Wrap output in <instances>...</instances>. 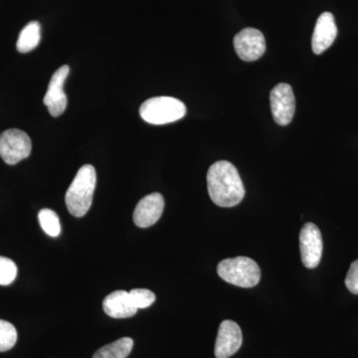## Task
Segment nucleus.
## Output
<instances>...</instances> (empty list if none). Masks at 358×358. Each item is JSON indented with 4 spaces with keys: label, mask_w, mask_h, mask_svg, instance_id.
I'll return each instance as SVG.
<instances>
[{
    "label": "nucleus",
    "mask_w": 358,
    "mask_h": 358,
    "mask_svg": "<svg viewBox=\"0 0 358 358\" xmlns=\"http://www.w3.org/2000/svg\"><path fill=\"white\" fill-rule=\"evenodd\" d=\"M207 187L212 201L220 207H234L243 200L245 188L236 167L220 160L207 173Z\"/></svg>",
    "instance_id": "f257e3e1"
},
{
    "label": "nucleus",
    "mask_w": 358,
    "mask_h": 358,
    "mask_svg": "<svg viewBox=\"0 0 358 358\" xmlns=\"http://www.w3.org/2000/svg\"><path fill=\"white\" fill-rule=\"evenodd\" d=\"M96 182L95 167L85 164L79 169L66 192L65 202L71 215L75 217L86 215L93 202Z\"/></svg>",
    "instance_id": "f03ea898"
},
{
    "label": "nucleus",
    "mask_w": 358,
    "mask_h": 358,
    "mask_svg": "<svg viewBox=\"0 0 358 358\" xmlns=\"http://www.w3.org/2000/svg\"><path fill=\"white\" fill-rule=\"evenodd\" d=\"M217 272L224 281L240 288H253L261 279L258 264L247 257H236L221 261Z\"/></svg>",
    "instance_id": "7ed1b4c3"
},
{
    "label": "nucleus",
    "mask_w": 358,
    "mask_h": 358,
    "mask_svg": "<svg viewBox=\"0 0 358 358\" xmlns=\"http://www.w3.org/2000/svg\"><path fill=\"white\" fill-rule=\"evenodd\" d=\"M186 114L185 103L173 96L148 99L140 108L143 121L152 124H166L182 119Z\"/></svg>",
    "instance_id": "20e7f679"
},
{
    "label": "nucleus",
    "mask_w": 358,
    "mask_h": 358,
    "mask_svg": "<svg viewBox=\"0 0 358 358\" xmlns=\"http://www.w3.org/2000/svg\"><path fill=\"white\" fill-rule=\"evenodd\" d=\"M31 150V140L20 129H7L0 134V157L9 166H14L29 157Z\"/></svg>",
    "instance_id": "39448f33"
},
{
    "label": "nucleus",
    "mask_w": 358,
    "mask_h": 358,
    "mask_svg": "<svg viewBox=\"0 0 358 358\" xmlns=\"http://www.w3.org/2000/svg\"><path fill=\"white\" fill-rule=\"evenodd\" d=\"M270 102L275 122L280 126L289 124L296 110V100L292 87L284 83L277 85L271 92Z\"/></svg>",
    "instance_id": "423d86ee"
},
{
    "label": "nucleus",
    "mask_w": 358,
    "mask_h": 358,
    "mask_svg": "<svg viewBox=\"0 0 358 358\" xmlns=\"http://www.w3.org/2000/svg\"><path fill=\"white\" fill-rule=\"evenodd\" d=\"M322 233L313 223H307L300 234L301 258L305 267L315 268L319 266L322 255Z\"/></svg>",
    "instance_id": "0eeeda50"
},
{
    "label": "nucleus",
    "mask_w": 358,
    "mask_h": 358,
    "mask_svg": "<svg viewBox=\"0 0 358 358\" xmlns=\"http://www.w3.org/2000/svg\"><path fill=\"white\" fill-rule=\"evenodd\" d=\"M234 48L242 60L253 62L265 53V37L262 32L255 28H245L235 36Z\"/></svg>",
    "instance_id": "6e6552de"
},
{
    "label": "nucleus",
    "mask_w": 358,
    "mask_h": 358,
    "mask_svg": "<svg viewBox=\"0 0 358 358\" xmlns=\"http://www.w3.org/2000/svg\"><path fill=\"white\" fill-rule=\"evenodd\" d=\"M69 72V66L64 65L55 71L51 78L48 90L44 96V105L48 108L52 117H59L67 108V96L64 92V84Z\"/></svg>",
    "instance_id": "1a4fd4ad"
},
{
    "label": "nucleus",
    "mask_w": 358,
    "mask_h": 358,
    "mask_svg": "<svg viewBox=\"0 0 358 358\" xmlns=\"http://www.w3.org/2000/svg\"><path fill=\"white\" fill-rule=\"evenodd\" d=\"M242 331L240 327L233 320H224L219 327L217 338H216V358H228L232 357L240 350L242 345Z\"/></svg>",
    "instance_id": "9d476101"
},
{
    "label": "nucleus",
    "mask_w": 358,
    "mask_h": 358,
    "mask_svg": "<svg viewBox=\"0 0 358 358\" xmlns=\"http://www.w3.org/2000/svg\"><path fill=\"white\" fill-rule=\"evenodd\" d=\"M164 199L160 193H152L140 200L134 211V222L138 227L148 228L155 225L162 217Z\"/></svg>",
    "instance_id": "9b49d317"
},
{
    "label": "nucleus",
    "mask_w": 358,
    "mask_h": 358,
    "mask_svg": "<svg viewBox=\"0 0 358 358\" xmlns=\"http://www.w3.org/2000/svg\"><path fill=\"white\" fill-rule=\"evenodd\" d=\"M338 35V27L333 14L324 13L317 18L313 34L312 47L313 53L320 55L334 43Z\"/></svg>",
    "instance_id": "f8f14e48"
},
{
    "label": "nucleus",
    "mask_w": 358,
    "mask_h": 358,
    "mask_svg": "<svg viewBox=\"0 0 358 358\" xmlns=\"http://www.w3.org/2000/svg\"><path fill=\"white\" fill-rule=\"evenodd\" d=\"M103 312L113 319H127L138 313L129 294L126 291H115L106 296L103 301Z\"/></svg>",
    "instance_id": "ddd939ff"
},
{
    "label": "nucleus",
    "mask_w": 358,
    "mask_h": 358,
    "mask_svg": "<svg viewBox=\"0 0 358 358\" xmlns=\"http://www.w3.org/2000/svg\"><path fill=\"white\" fill-rule=\"evenodd\" d=\"M41 39V27L37 21H31L21 30L16 48L20 53H28L38 46Z\"/></svg>",
    "instance_id": "4468645a"
},
{
    "label": "nucleus",
    "mask_w": 358,
    "mask_h": 358,
    "mask_svg": "<svg viewBox=\"0 0 358 358\" xmlns=\"http://www.w3.org/2000/svg\"><path fill=\"white\" fill-rule=\"evenodd\" d=\"M133 346L134 341L131 338H120L96 350L93 358H127L133 350Z\"/></svg>",
    "instance_id": "2eb2a0df"
},
{
    "label": "nucleus",
    "mask_w": 358,
    "mask_h": 358,
    "mask_svg": "<svg viewBox=\"0 0 358 358\" xmlns=\"http://www.w3.org/2000/svg\"><path fill=\"white\" fill-rule=\"evenodd\" d=\"M40 226L47 235L50 237H58L61 233L60 219L57 213L51 209L45 208L38 214Z\"/></svg>",
    "instance_id": "dca6fc26"
},
{
    "label": "nucleus",
    "mask_w": 358,
    "mask_h": 358,
    "mask_svg": "<svg viewBox=\"0 0 358 358\" xmlns=\"http://www.w3.org/2000/svg\"><path fill=\"white\" fill-rule=\"evenodd\" d=\"M17 331L10 322L0 320V352H7L15 345Z\"/></svg>",
    "instance_id": "f3484780"
},
{
    "label": "nucleus",
    "mask_w": 358,
    "mask_h": 358,
    "mask_svg": "<svg viewBox=\"0 0 358 358\" xmlns=\"http://www.w3.org/2000/svg\"><path fill=\"white\" fill-rule=\"evenodd\" d=\"M17 275L15 263L6 257L0 256V286L13 284Z\"/></svg>",
    "instance_id": "a211bd4d"
},
{
    "label": "nucleus",
    "mask_w": 358,
    "mask_h": 358,
    "mask_svg": "<svg viewBox=\"0 0 358 358\" xmlns=\"http://www.w3.org/2000/svg\"><path fill=\"white\" fill-rule=\"evenodd\" d=\"M129 296L136 308L150 307L155 301V294L147 289H134L129 292Z\"/></svg>",
    "instance_id": "6ab92c4d"
},
{
    "label": "nucleus",
    "mask_w": 358,
    "mask_h": 358,
    "mask_svg": "<svg viewBox=\"0 0 358 358\" xmlns=\"http://www.w3.org/2000/svg\"><path fill=\"white\" fill-rule=\"evenodd\" d=\"M345 285L350 293L358 294V260L350 265L346 275Z\"/></svg>",
    "instance_id": "aec40b11"
}]
</instances>
